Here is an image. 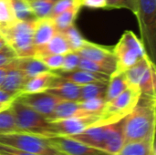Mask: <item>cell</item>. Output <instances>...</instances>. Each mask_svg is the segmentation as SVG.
I'll list each match as a JSON object with an SVG mask.
<instances>
[{"instance_id":"1f68e13d","label":"cell","mask_w":156,"mask_h":155,"mask_svg":"<svg viewBox=\"0 0 156 155\" xmlns=\"http://www.w3.org/2000/svg\"><path fill=\"white\" fill-rule=\"evenodd\" d=\"M80 107L82 110H84L86 112L91 115H101L105 104L106 100L105 99H91L87 100L79 101Z\"/></svg>"},{"instance_id":"4fadbf2b","label":"cell","mask_w":156,"mask_h":155,"mask_svg":"<svg viewBox=\"0 0 156 155\" xmlns=\"http://www.w3.org/2000/svg\"><path fill=\"white\" fill-rule=\"evenodd\" d=\"M46 91L62 100L79 101L80 95V86L69 82L58 75V77L52 82L50 88Z\"/></svg>"},{"instance_id":"ba28073f","label":"cell","mask_w":156,"mask_h":155,"mask_svg":"<svg viewBox=\"0 0 156 155\" xmlns=\"http://www.w3.org/2000/svg\"><path fill=\"white\" fill-rule=\"evenodd\" d=\"M101 115H88L73 117L50 122L56 136H72L82 132L86 129L99 125Z\"/></svg>"},{"instance_id":"cb8c5ba5","label":"cell","mask_w":156,"mask_h":155,"mask_svg":"<svg viewBox=\"0 0 156 155\" xmlns=\"http://www.w3.org/2000/svg\"><path fill=\"white\" fill-rule=\"evenodd\" d=\"M155 64L152 62L149 68L146 69V71L143 75L138 84V88L141 92V95L151 97V98H155Z\"/></svg>"},{"instance_id":"f6af8a7d","label":"cell","mask_w":156,"mask_h":155,"mask_svg":"<svg viewBox=\"0 0 156 155\" xmlns=\"http://www.w3.org/2000/svg\"><path fill=\"white\" fill-rule=\"evenodd\" d=\"M4 45H5V41L4 40V38H3V37H0V48H2Z\"/></svg>"},{"instance_id":"4dcf8cb0","label":"cell","mask_w":156,"mask_h":155,"mask_svg":"<svg viewBox=\"0 0 156 155\" xmlns=\"http://www.w3.org/2000/svg\"><path fill=\"white\" fill-rule=\"evenodd\" d=\"M61 33L64 35L72 51H78L86 42V39L82 37V36L74 25L70 26Z\"/></svg>"},{"instance_id":"7bdbcfd3","label":"cell","mask_w":156,"mask_h":155,"mask_svg":"<svg viewBox=\"0 0 156 155\" xmlns=\"http://www.w3.org/2000/svg\"><path fill=\"white\" fill-rule=\"evenodd\" d=\"M10 63H11V62H10ZM8 65H9V64H8ZM8 65L0 68V86H1V84H2V82H3V80H4L5 76L6 70H7V69H8Z\"/></svg>"},{"instance_id":"484cf974","label":"cell","mask_w":156,"mask_h":155,"mask_svg":"<svg viewBox=\"0 0 156 155\" xmlns=\"http://www.w3.org/2000/svg\"><path fill=\"white\" fill-rule=\"evenodd\" d=\"M81 7L80 3H78L67 9L66 11L60 13L57 16H55L52 20L56 26L58 32H63L70 26L74 25V21L79 14V11Z\"/></svg>"},{"instance_id":"d4e9b609","label":"cell","mask_w":156,"mask_h":155,"mask_svg":"<svg viewBox=\"0 0 156 155\" xmlns=\"http://www.w3.org/2000/svg\"><path fill=\"white\" fill-rule=\"evenodd\" d=\"M152 62L153 61L150 59V58L148 56H146L144 58L140 59L133 66H132L131 68H129L128 69H126L124 71V74H125L126 79L129 83V86L138 88L140 79H142L143 75L144 74V72L149 68V66Z\"/></svg>"},{"instance_id":"ffe728a7","label":"cell","mask_w":156,"mask_h":155,"mask_svg":"<svg viewBox=\"0 0 156 155\" xmlns=\"http://www.w3.org/2000/svg\"><path fill=\"white\" fill-rule=\"evenodd\" d=\"M26 80L27 78L24 73L18 69L15 68L11 62L8 65V69L0 86V89L19 96Z\"/></svg>"},{"instance_id":"ac0fdd59","label":"cell","mask_w":156,"mask_h":155,"mask_svg":"<svg viewBox=\"0 0 156 155\" xmlns=\"http://www.w3.org/2000/svg\"><path fill=\"white\" fill-rule=\"evenodd\" d=\"M72 51L68 41L66 40L64 35L61 32H58L47 44L36 47L35 49V56L34 57H40L44 55H65L68 52Z\"/></svg>"},{"instance_id":"3957f363","label":"cell","mask_w":156,"mask_h":155,"mask_svg":"<svg viewBox=\"0 0 156 155\" xmlns=\"http://www.w3.org/2000/svg\"><path fill=\"white\" fill-rule=\"evenodd\" d=\"M11 108L18 132L44 137L56 136L51 122L43 115L23 103L18 98L11 103Z\"/></svg>"},{"instance_id":"8fae6325","label":"cell","mask_w":156,"mask_h":155,"mask_svg":"<svg viewBox=\"0 0 156 155\" xmlns=\"http://www.w3.org/2000/svg\"><path fill=\"white\" fill-rule=\"evenodd\" d=\"M81 58H86L101 64L110 69L113 73L116 71V59L112 50L86 40L85 44L76 51Z\"/></svg>"},{"instance_id":"52a82bcc","label":"cell","mask_w":156,"mask_h":155,"mask_svg":"<svg viewBox=\"0 0 156 155\" xmlns=\"http://www.w3.org/2000/svg\"><path fill=\"white\" fill-rule=\"evenodd\" d=\"M140 96L139 88L129 86L117 97L107 101L101 114L99 125L115 122L125 118L136 106Z\"/></svg>"},{"instance_id":"9a60e30c","label":"cell","mask_w":156,"mask_h":155,"mask_svg":"<svg viewBox=\"0 0 156 155\" xmlns=\"http://www.w3.org/2000/svg\"><path fill=\"white\" fill-rule=\"evenodd\" d=\"M105 136H106V124H103V125L91 126L80 133L72 136H68V137H70L89 146L104 151Z\"/></svg>"},{"instance_id":"b9f144b4","label":"cell","mask_w":156,"mask_h":155,"mask_svg":"<svg viewBox=\"0 0 156 155\" xmlns=\"http://www.w3.org/2000/svg\"><path fill=\"white\" fill-rule=\"evenodd\" d=\"M18 95L7 92L2 89H0V103H5V104H11Z\"/></svg>"},{"instance_id":"d6986e66","label":"cell","mask_w":156,"mask_h":155,"mask_svg":"<svg viewBox=\"0 0 156 155\" xmlns=\"http://www.w3.org/2000/svg\"><path fill=\"white\" fill-rule=\"evenodd\" d=\"M12 64L15 68L18 69L24 73L27 79L40 73L50 71V69L36 57L16 58L12 61Z\"/></svg>"},{"instance_id":"836d02e7","label":"cell","mask_w":156,"mask_h":155,"mask_svg":"<svg viewBox=\"0 0 156 155\" xmlns=\"http://www.w3.org/2000/svg\"><path fill=\"white\" fill-rule=\"evenodd\" d=\"M15 16L9 0H0V26H6L15 21Z\"/></svg>"},{"instance_id":"60d3db41","label":"cell","mask_w":156,"mask_h":155,"mask_svg":"<svg viewBox=\"0 0 156 155\" xmlns=\"http://www.w3.org/2000/svg\"><path fill=\"white\" fill-rule=\"evenodd\" d=\"M107 0H80L81 6L90 8H105Z\"/></svg>"},{"instance_id":"74e56055","label":"cell","mask_w":156,"mask_h":155,"mask_svg":"<svg viewBox=\"0 0 156 155\" xmlns=\"http://www.w3.org/2000/svg\"><path fill=\"white\" fill-rule=\"evenodd\" d=\"M78 3H80V0H57L52 7L48 18L53 19L55 16H57L60 13L66 11L67 9L70 8L71 6H73Z\"/></svg>"},{"instance_id":"4316f807","label":"cell","mask_w":156,"mask_h":155,"mask_svg":"<svg viewBox=\"0 0 156 155\" xmlns=\"http://www.w3.org/2000/svg\"><path fill=\"white\" fill-rule=\"evenodd\" d=\"M16 20L36 21L37 18L33 13L28 0H9Z\"/></svg>"},{"instance_id":"8d00e7d4","label":"cell","mask_w":156,"mask_h":155,"mask_svg":"<svg viewBox=\"0 0 156 155\" xmlns=\"http://www.w3.org/2000/svg\"><path fill=\"white\" fill-rule=\"evenodd\" d=\"M138 0H107V8H125L132 11L133 14L137 10Z\"/></svg>"},{"instance_id":"e575fe53","label":"cell","mask_w":156,"mask_h":155,"mask_svg":"<svg viewBox=\"0 0 156 155\" xmlns=\"http://www.w3.org/2000/svg\"><path fill=\"white\" fill-rule=\"evenodd\" d=\"M37 58H39L50 70H58L60 69L63 65L64 55L50 54V55H44V56L37 57Z\"/></svg>"},{"instance_id":"7a4b0ae2","label":"cell","mask_w":156,"mask_h":155,"mask_svg":"<svg viewBox=\"0 0 156 155\" xmlns=\"http://www.w3.org/2000/svg\"><path fill=\"white\" fill-rule=\"evenodd\" d=\"M35 22L15 20L0 26V37L14 50L17 58L35 56L36 47L33 42Z\"/></svg>"},{"instance_id":"f546056e","label":"cell","mask_w":156,"mask_h":155,"mask_svg":"<svg viewBox=\"0 0 156 155\" xmlns=\"http://www.w3.org/2000/svg\"><path fill=\"white\" fill-rule=\"evenodd\" d=\"M57 0H28L33 13L37 19L47 18Z\"/></svg>"},{"instance_id":"5bb4252c","label":"cell","mask_w":156,"mask_h":155,"mask_svg":"<svg viewBox=\"0 0 156 155\" xmlns=\"http://www.w3.org/2000/svg\"><path fill=\"white\" fill-rule=\"evenodd\" d=\"M123 119L106 124L104 151L110 154H116L125 143L123 134Z\"/></svg>"},{"instance_id":"5b68a950","label":"cell","mask_w":156,"mask_h":155,"mask_svg":"<svg viewBox=\"0 0 156 155\" xmlns=\"http://www.w3.org/2000/svg\"><path fill=\"white\" fill-rule=\"evenodd\" d=\"M112 52L116 59L115 72H124L140 59L148 56L142 41L130 30L122 34Z\"/></svg>"},{"instance_id":"ab89813d","label":"cell","mask_w":156,"mask_h":155,"mask_svg":"<svg viewBox=\"0 0 156 155\" xmlns=\"http://www.w3.org/2000/svg\"><path fill=\"white\" fill-rule=\"evenodd\" d=\"M0 155H38L0 143Z\"/></svg>"},{"instance_id":"d590c367","label":"cell","mask_w":156,"mask_h":155,"mask_svg":"<svg viewBox=\"0 0 156 155\" xmlns=\"http://www.w3.org/2000/svg\"><path fill=\"white\" fill-rule=\"evenodd\" d=\"M80 57L76 51H70L64 55V61L63 65L59 71H71L79 68Z\"/></svg>"},{"instance_id":"83f0119b","label":"cell","mask_w":156,"mask_h":155,"mask_svg":"<svg viewBox=\"0 0 156 155\" xmlns=\"http://www.w3.org/2000/svg\"><path fill=\"white\" fill-rule=\"evenodd\" d=\"M108 83H90L80 86L79 101L91 99H105Z\"/></svg>"},{"instance_id":"9c48e42d","label":"cell","mask_w":156,"mask_h":155,"mask_svg":"<svg viewBox=\"0 0 156 155\" xmlns=\"http://www.w3.org/2000/svg\"><path fill=\"white\" fill-rule=\"evenodd\" d=\"M23 103L43 115L48 120L52 115L57 105L62 100L59 98L47 92L24 93L17 97Z\"/></svg>"},{"instance_id":"e0dca14e","label":"cell","mask_w":156,"mask_h":155,"mask_svg":"<svg viewBox=\"0 0 156 155\" xmlns=\"http://www.w3.org/2000/svg\"><path fill=\"white\" fill-rule=\"evenodd\" d=\"M58 30L51 18L37 19L34 26L33 42L35 47H40L47 44L56 34Z\"/></svg>"},{"instance_id":"2e32d148","label":"cell","mask_w":156,"mask_h":155,"mask_svg":"<svg viewBox=\"0 0 156 155\" xmlns=\"http://www.w3.org/2000/svg\"><path fill=\"white\" fill-rule=\"evenodd\" d=\"M57 77L58 74L53 70L40 73L38 75L31 77L26 80L20 94L46 91L48 89L50 88L52 82Z\"/></svg>"},{"instance_id":"ee69618b","label":"cell","mask_w":156,"mask_h":155,"mask_svg":"<svg viewBox=\"0 0 156 155\" xmlns=\"http://www.w3.org/2000/svg\"><path fill=\"white\" fill-rule=\"evenodd\" d=\"M11 104H5V103H0V111H2V110H4V109H5V108H7V107H9Z\"/></svg>"},{"instance_id":"7c38bea8","label":"cell","mask_w":156,"mask_h":155,"mask_svg":"<svg viewBox=\"0 0 156 155\" xmlns=\"http://www.w3.org/2000/svg\"><path fill=\"white\" fill-rule=\"evenodd\" d=\"M61 78L67 79L69 82L74 84L82 86L90 83H108L110 76L88 71L81 69H76L71 71H59V70H53Z\"/></svg>"},{"instance_id":"44dd1931","label":"cell","mask_w":156,"mask_h":155,"mask_svg":"<svg viewBox=\"0 0 156 155\" xmlns=\"http://www.w3.org/2000/svg\"><path fill=\"white\" fill-rule=\"evenodd\" d=\"M91 115L86 112L80 107L79 101H71V100H61L54 110L52 115L48 119L49 122L63 120L73 117H80V116H88Z\"/></svg>"},{"instance_id":"277c9868","label":"cell","mask_w":156,"mask_h":155,"mask_svg":"<svg viewBox=\"0 0 156 155\" xmlns=\"http://www.w3.org/2000/svg\"><path fill=\"white\" fill-rule=\"evenodd\" d=\"M141 31L142 43L150 59L155 64L156 0H138L135 13Z\"/></svg>"},{"instance_id":"d6a6232c","label":"cell","mask_w":156,"mask_h":155,"mask_svg":"<svg viewBox=\"0 0 156 155\" xmlns=\"http://www.w3.org/2000/svg\"><path fill=\"white\" fill-rule=\"evenodd\" d=\"M78 69H85V70L96 72V73H101V74H105L108 76H111L112 74H113V72L107 67H105L101 64H99L97 62H94L92 60L81 58H80Z\"/></svg>"},{"instance_id":"7402d4cb","label":"cell","mask_w":156,"mask_h":155,"mask_svg":"<svg viewBox=\"0 0 156 155\" xmlns=\"http://www.w3.org/2000/svg\"><path fill=\"white\" fill-rule=\"evenodd\" d=\"M115 155H155L154 138L124 143L121 150Z\"/></svg>"},{"instance_id":"30bf717a","label":"cell","mask_w":156,"mask_h":155,"mask_svg":"<svg viewBox=\"0 0 156 155\" xmlns=\"http://www.w3.org/2000/svg\"><path fill=\"white\" fill-rule=\"evenodd\" d=\"M49 143L65 155H112L68 136L48 137Z\"/></svg>"},{"instance_id":"8992f818","label":"cell","mask_w":156,"mask_h":155,"mask_svg":"<svg viewBox=\"0 0 156 155\" xmlns=\"http://www.w3.org/2000/svg\"><path fill=\"white\" fill-rule=\"evenodd\" d=\"M0 143L38 155H65L49 143L48 137L27 132L0 135Z\"/></svg>"},{"instance_id":"f1b7e54d","label":"cell","mask_w":156,"mask_h":155,"mask_svg":"<svg viewBox=\"0 0 156 155\" xmlns=\"http://www.w3.org/2000/svg\"><path fill=\"white\" fill-rule=\"evenodd\" d=\"M18 132L11 105L0 111V135Z\"/></svg>"},{"instance_id":"f35d334b","label":"cell","mask_w":156,"mask_h":155,"mask_svg":"<svg viewBox=\"0 0 156 155\" xmlns=\"http://www.w3.org/2000/svg\"><path fill=\"white\" fill-rule=\"evenodd\" d=\"M16 58L17 57L16 53L8 45L5 44L2 48H0V68L7 66Z\"/></svg>"},{"instance_id":"603a6c76","label":"cell","mask_w":156,"mask_h":155,"mask_svg":"<svg viewBox=\"0 0 156 155\" xmlns=\"http://www.w3.org/2000/svg\"><path fill=\"white\" fill-rule=\"evenodd\" d=\"M128 87L129 83L126 79L124 72H114L113 74H112L107 84V90L105 96L106 102L117 97Z\"/></svg>"},{"instance_id":"6da1fadb","label":"cell","mask_w":156,"mask_h":155,"mask_svg":"<svg viewBox=\"0 0 156 155\" xmlns=\"http://www.w3.org/2000/svg\"><path fill=\"white\" fill-rule=\"evenodd\" d=\"M124 141H144L154 138L155 98L140 96L133 110L123 119Z\"/></svg>"}]
</instances>
